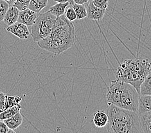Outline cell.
<instances>
[{"label":"cell","instance_id":"1","mask_svg":"<svg viewBox=\"0 0 151 133\" xmlns=\"http://www.w3.org/2000/svg\"><path fill=\"white\" fill-rule=\"evenodd\" d=\"M75 41V29L72 22L68 21L65 16L57 18L54 27L50 34L37 42L42 49L54 55L67 51L73 46Z\"/></svg>","mask_w":151,"mask_h":133},{"label":"cell","instance_id":"2","mask_svg":"<svg viewBox=\"0 0 151 133\" xmlns=\"http://www.w3.org/2000/svg\"><path fill=\"white\" fill-rule=\"evenodd\" d=\"M106 113L108 116V132H142L139 113L137 111L121 108L113 104H108Z\"/></svg>","mask_w":151,"mask_h":133},{"label":"cell","instance_id":"3","mask_svg":"<svg viewBox=\"0 0 151 133\" xmlns=\"http://www.w3.org/2000/svg\"><path fill=\"white\" fill-rule=\"evenodd\" d=\"M106 97L108 104L138 112L139 94L134 87L127 83L118 79L111 80Z\"/></svg>","mask_w":151,"mask_h":133},{"label":"cell","instance_id":"4","mask_svg":"<svg viewBox=\"0 0 151 133\" xmlns=\"http://www.w3.org/2000/svg\"><path fill=\"white\" fill-rule=\"evenodd\" d=\"M151 73V62L148 59L124 60L115 72L116 78L131 85L139 94L140 87Z\"/></svg>","mask_w":151,"mask_h":133},{"label":"cell","instance_id":"5","mask_svg":"<svg viewBox=\"0 0 151 133\" xmlns=\"http://www.w3.org/2000/svg\"><path fill=\"white\" fill-rule=\"evenodd\" d=\"M57 18L49 10L39 14L32 26L31 36L34 41L37 42L48 37L55 26Z\"/></svg>","mask_w":151,"mask_h":133},{"label":"cell","instance_id":"6","mask_svg":"<svg viewBox=\"0 0 151 133\" xmlns=\"http://www.w3.org/2000/svg\"><path fill=\"white\" fill-rule=\"evenodd\" d=\"M6 31L12 33L21 40H26L30 36V31L28 26L23 23L17 22L9 26Z\"/></svg>","mask_w":151,"mask_h":133},{"label":"cell","instance_id":"7","mask_svg":"<svg viewBox=\"0 0 151 133\" xmlns=\"http://www.w3.org/2000/svg\"><path fill=\"white\" fill-rule=\"evenodd\" d=\"M86 6L87 9V17L89 19L94 21H101L106 14V10L99 8L94 5L93 1H88Z\"/></svg>","mask_w":151,"mask_h":133},{"label":"cell","instance_id":"8","mask_svg":"<svg viewBox=\"0 0 151 133\" xmlns=\"http://www.w3.org/2000/svg\"><path fill=\"white\" fill-rule=\"evenodd\" d=\"M37 13L27 8L23 10H21L17 22L23 23L27 26H32L34 24L35 19L37 17Z\"/></svg>","mask_w":151,"mask_h":133},{"label":"cell","instance_id":"9","mask_svg":"<svg viewBox=\"0 0 151 133\" xmlns=\"http://www.w3.org/2000/svg\"><path fill=\"white\" fill-rule=\"evenodd\" d=\"M19 12L20 10L15 6H9L3 21L7 26H10L16 23L18 19Z\"/></svg>","mask_w":151,"mask_h":133},{"label":"cell","instance_id":"10","mask_svg":"<svg viewBox=\"0 0 151 133\" xmlns=\"http://www.w3.org/2000/svg\"><path fill=\"white\" fill-rule=\"evenodd\" d=\"M142 132L151 133V110L139 113Z\"/></svg>","mask_w":151,"mask_h":133},{"label":"cell","instance_id":"11","mask_svg":"<svg viewBox=\"0 0 151 133\" xmlns=\"http://www.w3.org/2000/svg\"><path fill=\"white\" fill-rule=\"evenodd\" d=\"M93 122L96 127L103 128L108 123V116L106 112L102 110L96 111L93 116Z\"/></svg>","mask_w":151,"mask_h":133},{"label":"cell","instance_id":"12","mask_svg":"<svg viewBox=\"0 0 151 133\" xmlns=\"http://www.w3.org/2000/svg\"><path fill=\"white\" fill-rule=\"evenodd\" d=\"M9 129H15L18 128L23 123V117L19 112L17 113L12 117L3 120Z\"/></svg>","mask_w":151,"mask_h":133},{"label":"cell","instance_id":"13","mask_svg":"<svg viewBox=\"0 0 151 133\" xmlns=\"http://www.w3.org/2000/svg\"><path fill=\"white\" fill-rule=\"evenodd\" d=\"M151 110V95H139L138 113Z\"/></svg>","mask_w":151,"mask_h":133},{"label":"cell","instance_id":"14","mask_svg":"<svg viewBox=\"0 0 151 133\" xmlns=\"http://www.w3.org/2000/svg\"><path fill=\"white\" fill-rule=\"evenodd\" d=\"M69 3H57V4L50 7L49 11L57 17L63 16L65 13L66 8L69 6Z\"/></svg>","mask_w":151,"mask_h":133},{"label":"cell","instance_id":"15","mask_svg":"<svg viewBox=\"0 0 151 133\" xmlns=\"http://www.w3.org/2000/svg\"><path fill=\"white\" fill-rule=\"evenodd\" d=\"M21 107L22 106H21V104H18L13 107H10L3 110L2 112L0 113V120H4L5 119H7V118L12 117L17 113L19 112L20 110H21Z\"/></svg>","mask_w":151,"mask_h":133},{"label":"cell","instance_id":"16","mask_svg":"<svg viewBox=\"0 0 151 133\" xmlns=\"http://www.w3.org/2000/svg\"><path fill=\"white\" fill-rule=\"evenodd\" d=\"M139 95H151V73L142 83L140 87Z\"/></svg>","mask_w":151,"mask_h":133},{"label":"cell","instance_id":"17","mask_svg":"<svg viewBox=\"0 0 151 133\" xmlns=\"http://www.w3.org/2000/svg\"><path fill=\"white\" fill-rule=\"evenodd\" d=\"M48 0H31L28 8L33 11L39 13L48 5Z\"/></svg>","mask_w":151,"mask_h":133},{"label":"cell","instance_id":"18","mask_svg":"<svg viewBox=\"0 0 151 133\" xmlns=\"http://www.w3.org/2000/svg\"><path fill=\"white\" fill-rule=\"evenodd\" d=\"M22 100V98L19 95H6L5 98V104L4 110L6 108H9L10 107H13L17 104H20Z\"/></svg>","mask_w":151,"mask_h":133},{"label":"cell","instance_id":"19","mask_svg":"<svg viewBox=\"0 0 151 133\" xmlns=\"http://www.w3.org/2000/svg\"><path fill=\"white\" fill-rule=\"evenodd\" d=\"M74 9L77 15V19L81 20L84 18L87 17V9L85 5H79L73 3V5H71Z\"/></svg>","mask_w":151,"mask_h":133},{"label":"cell","instance_id":"20","mask_svg":"<svg viewBox=\"0 0 151 133\" xmlns=\"http://www.w3.org/2000/svg\"><path fill=\"white\" fill-rule=\"evenodd\" d=\"M64 14H65V17H66V19L68 21H71V22H73V21L77 19L76 12H75L74 9L71 5H70V6L68 9L66 8Z\"/></svg>","mask_w":151,"mask_h":133},{"label":"cell","instance_id":"21","mask_svg":"<svg viewBox=\"0 0 151 133\" xmlns=\"http://www.w3.org/2000/svg\"><path fill=\"white\" fill-rule=\"evenodd\" d=\"M9 7V5L5 1L0 0V22L3 21Z\"/></svg>","mask_w":151,"mask_h":133},{"label":"cell","instance_id":"22","mask_svg":"<svg viewBox=\"0 0 151 133\" xmlns=\"http://www.w3.org/2000/svg\"><path fill=\"white\" fill-rule=\"evenodd\" d=\"M31 0H16L14 6L17 7L20 11L28 8Z\"/></svg>","mask_w":151,"mask_h":133},{"label":"cell","instance_id":"23","mask_svg":"<svg viewBox=\"0 0 151 133\" xmlns=\"http://www.w3.org/2000/svg\"><path fill=\"white\" fill-rule=\"evenodd\" d=\"M93 3L99 8L106 10L109 6V0H93Z\"/></svg>","mask_w":151,"mask_h":133},{"label":"cell","instance_id":"24","mask_svg":"<svg viewBox=\"0 0 151 133\" xmlns=\"http://www.w3.org/2000/svg\"><path fill=\"white\" fill-rule=\"evenodd\" d=\"M6 95L5 93L0 91V113L4 110Z\"/></svg>","mask_w":151,"mask_h":133},{"label":"cell","instance_id":"25","mask_svg":"<svg viewBox=\"0 0 151 133\" xmlns=\"http://www.w3.org/2000/svg\"><path fill=\"white\" fill-rule=\"evenodd\" d=\"M9 128L3 120H0V133H7Z\"/></svg>","mask_w":151,"mask_h":133},{"label":"cell","instance_id":"26","mask_svg":"<svg viewBox=\"0 0 151 133\" xmlns=\"http://www.w3.org/2000/svg\"><path fill=\"white\" fill-rule=\"evenodd\" d=\"M89 0H73L74 3L79 5H86Z\"/></svg>","mask_w":151,"mask_h":133},{"label":"cell","instance_id":"27","mask_svg":"<svg viewBox=\"0 0 151 133\" xmlns=\"http://www.w3.org/2000/svg\"><path fill=\"white\" fill-rule=\"evenodd\" d=\"M56 3H69L70 5H73V0H53Z\"/></svg>","mask_w":151,"mask_h":133},{"label":"cell","instance_id":"28","mask_svg":"<svg viewBox=\"0 0 151 133\" xmlns=\"http://www.w3.org/2000/svg\"><path fill=\"white\" fill-rule=\"evenodd\" d=\"M4 1H5L7 3H8L9 6H12L14 5V3H15L16 0H4Z\"/></svg>","mask_w":151,"mask_h":133},{"label":"cell","instance_id":"29","mask_svg":"<svg viewBox=\"0 0 151 133\" xmlns=\"http://www.w3.org/2000/svg\"><path fill=\"white\" fill-rule=\"evenodd\" d=\"M10 132H13V133H16V131L14 130V129H9V131H8V132L7 133H10Z\"/></svg>","mask_w":151,"mask_h":133}]
</instances>
